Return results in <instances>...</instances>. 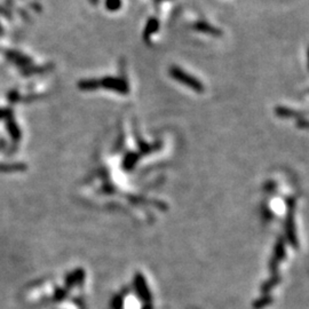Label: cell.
Masks as SVG:
<instances>
[{
	"instance_id": "cell-1",
	"label": "cell",
	"mask_w": 309,
	"mask_h": 309,
	"mask_svg": "<svg viewBox=\"0 0 309 309\" xmlns=\"http://www.w3.org/2000/svg\"><path fill=\"white\" fill-rule=\"evenodd\" d=\"M171 75L172 77L178 79L179 81L183 82V84L189 86V87H192L193 89H196V91H202L203 89L202 85H200V82L198 80H196V79L190 77L189 75L185 74L182 70L179 69V68H173V69H171Z\"/></svg>"
},
{
	"instance_id": "cell-2",
	"label": "cell",
	"mask_w": 309,
	"mask_h": 309,
	"mask_svg": "<svg viewBox=\"0 0 309 309\" xmlns=\"http://www.w3.org/2000/svg\"><path fill=\"white\" fill-rule=\"evenodd\" d=\"M308 68H309V51H308Z\"/></svg>"
}]
</instances>
